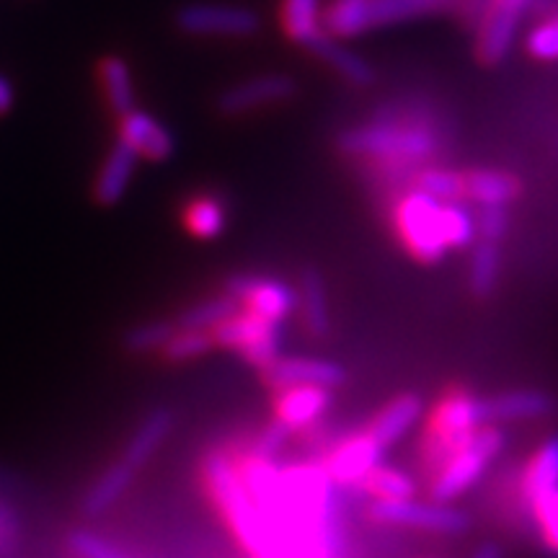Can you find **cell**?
I'll use <instances>...</instances> for the list:
<instances>
[{
  "mask_svg": "<svg viewBox=\"0 0 558 558\" xmlns=\"http://www.w3.org/2000/svg\"><path fill=\"white\" fill-rule=\"evenodd\" d=\"M337 145L344 156L352 158L422 169L439 153V135L422 120H393L390 117V120L344 130Z\"/></svg>",
  "mask_w": 558,
  "mask_h": 558,
  "instance_id": "cell-2",
  "label": "cell"
},
{
  "mask_svg": "<svg viewBox=\"0 0 558 558\" xmlns=\"http://www.w3.org/2000/svg\"><path fill=\"white\" fill-rule=\"evenodd\" d=\"M279 24L295 45L311 47L324 34V3L320 0H282Z\"/></svg>",
  "mask_w": 558,
  "mask_h": 558,
  "instance_id": "cell-26",
  "label": "cell"
},
{
  "mask_svg": "<svg viewBox=\"0 0 558 558\" xmlns=\"http://www.w3.org/2000/svg\"><path fill=\"white\" fill-rule=\"evenodd\" d=\"M295 78L284 73H264L254 78L235 83L228 90H222L218 99V109L228 117H241L248 111L271 107V104L288 101L295 96Z\"/></svg>",
  "mask_w": 558,
  "mask_h": 558,
  "instance_id": "cell-14",
  "label": "cell"
},
{
  "mask_svg": "<svg viewBox=\"0 0 558 558\" xmlns=\"http://www.w3.org/2000/svg\"><path fill=\"white\" fill-rule=\"evenodd\" d=\"M181 220H184V228L190 230L194 239L209 241L218 239V235L228 226V209L218 197H209V194H202V197H194L184 205V213H181Z\"/></svg>",
  "mask_w": 558,
  "mask_h": 558,
  "instance_id": "cell-28",
  "label": "cell"
},
{
  "mask_svg": "<svg viewBox=\"0 0 558 558\" xmlns=\"http://www.w3.org/2000/svg\"><path fill=\"white\" fill-rule=\"evenodd\" d=\"M135 473L137 471L132 469L130 463L117 458L114 463L107 465L101 476H96L94 484L86 488V494H83L81 499V512L86 514V518H101L104 512H109V509L130 492Z\"/></svg>",
  "mask_w": 558,
  "mask_h": 558,
  "instance_id": "cell-22",
  "label": "cell"
},
{
  "mask_svg": "<svg viewBox=\"0 0 558 558\" xmlns=\"http://www.w3.org/2000/svg\"><path fill=\"white\" fill-rule=\"evenodd\" d=\"M308 50L316 54L329 65L333 73L339 75V78H344L349 86H357V88H367L373 86L375 78H378V73H375V68L369 65V62L362 58L360 52H354L352 47H347L344 41L331 37L329 32H324L320 37L313 41Z\"/></svg>",
  "mask_w": 558,
  "mask_h": 558,
  "instance_id": "cell-19",
  "label": "cell"
},
{
  "mask_svg": "<svg viewBox=\"0 0 558 558\" xmlns=\"http://www.w3.org/2000/svg\"><path fill=\"white\" fill-rule=\"evenodd\" d=\"M171 427H173V416L169 409L150 411V414L137 424V429L132 432L128 448H124L120 458L124 463H130L132 469L140 471L160 450V445H163L166 437L171 435Z\"/></svg>",
  "mask_w": 558,
  "mask_h": 558,
  "instance_id": "cell-24",
  "label": "cell"
},
{
  "mask_svg": "<svg viewBox=\"0 0 558 558\" xmlns=\"http://www.w3.org/2000/svg\"><path fill=\"white\" fill-rule=\"evenodd\" d=\"M471 558H501V548L497 543H481Z\"/></svg>",
  "mask_w": 558,
  "mask_h": 558,
  "instance_id": "cell-43",
  "label": "cell"
},
{
  "mask_svg": "<svg viewBox=\"0 0 558 558\" xmlns=\"http://www.w3.org/2000/svg\"><path fill=\"white\" fill-rule=\"evenodd\" d=\"M290 437H292V429L288 427V424H282L279 418H275V422H271L269 427L262 432L259 439H256V445L251 448V452H254V456H259V458L271 460V456H277V452L282 450L284 445H288Z\"/></svg>",
  "mask_w": 558,
  "mask_h": 558,
  "instance_id": "cell-40",
  "label": "cell"
},
{
  "mask_svg": "<svg viewBox=\"0 0 558 558\" xmlns=\"http://www.w3.org/2000/svg\"><path fill=\"white\" fill-rule=\"evenodd\" d=\"M486 422H525V418H543L556 411V399L546 390H507L484 401Z\"/></svg>",
  "mask_w": 558,
  "mask_h": 558,
  "instance_id": "cell-18",
  "label": "cell"
},
{
  "mask_svg": "<svg viewBox=\"0 0 558 558\" xmlns=\"http://www.w3.org/2000/svg\"><path fill=\"white\" fill-rule=\"evenodd\" d=\"M509 230V209L505 205H486L476 213V233L478 241L501 243Z\"/></svg>",
  "mask_w": 558,
  "mask_h": 558,
  "instance_id": "cell-39",
  "label": "cell"
},
{
  "mask_svg": "<svg viewBox=\"0 0 558 558\" xmlns=\"http://www.w3.org/2000/svg\"><path fill=\"white\" fill-rule=\"evenodd\" d=\"M262 378L275 393L295 386H320L333 390L347 383V369L331 360L277 357L262 369Z\"/></svg>",
  "mask_w": 558,
  "mask_h": 558,
  "instance_id": "cell-13",
  "label": "cell"
},
{
  "mask_svg": "<svg viewBox=\"0 0 558 558\" xmlns=\"http://www.w3.org/2000/svg\"><path fill=\"white\" fill-rule=\"evenodd\" d=\"M177 26L192 37H251L262 29V16L243 5L190 3L179 9Z\"/></svg>",
  "mask_w": 558,
  "mask_h": 558,
  "instance_id": "cell-10",
  "label": "cell"
},
{
  "mask_svg": "<svg viewBox=\"0 0 558 558\" xmlns=\"http://www.w3.org/2000/svg\"><path fill=\"white\" fill-rule=\"evenodd\" d=\"M99 81L104 96H107L109 109L114 111L117 117L135 109V81H132V70L128 65V60L120 58V54H107V58L99 62Z\"/></svg>",
  "mask_w": 558,
  "mask_h": 558,
  "instance_id": "cell-27",
  "label": "cell"
},
{
  "mask_svg": "<svg viewBox=\"0 0 558 558\" xmlns=\"http://www.w3.org/2000/svg\"><path fill=\"white\" fill-rule=\"evenodd\" d=\"M533 3L535 0H488L476 29V54L484 65H501L509 58L520 21Z\"/></svg>",
  "mask_w": 558,
  "mask_h": 558,
  "instance_id": "cell-9",
  "label": "cell"
},
{
  "mask_svg": "<svg viewBox=\"0 0 558 558\" xmlns=\"http://www.w3.org/2000/svg\"><path fill=\"white\" fill-rule=\"evenodd\" d=\"M383 452H386V448H380L375 437L367 429H362L339 439L320 460V465L337 486H360L367 473L375 465H380Z\"/></svg>",
  "mask_w": 558,
  "mask_h": 558,
  "instance_id": "cell-12",
  "label": "cell"
},
{
  "mask_svg": "<svg viewBox=\"0 0 558 558\" xmlns=\"http://www.w3.org/2000/svg\"><path fill=\"white\" fill-rule=\"evenodd\" d=\"M505 445L507 435L497 427V424H484V427H478L456 452H452L448 463L435 473V478L429 481L432 501L450 505V501L463 497V494L476 486V481L484 476L488 463L497 456H501Z\"/></svg>",
  "mask_w": 558,
  "mask_h": 558,
  "instance_id": "cell-5",
  "label": "cell"
},
{
  "mask_svg": "<svg viewBox=\"0 0 558 558\" xmlns=\"http://www.w3.org/2000/svg\"><path fill=\"white\" fill-rule=\"evenodd\" d=\"M411 186L439 202L463 199V173L445 166H422L411 179Z\"/></svg>",
  "mask_w": 558,
  "mask_h": 558,
  "instance_id": "cell-33",
  "label": "cell"
},
{
  "mask_svg": "<svg viewBox=\"0 0 558 558\" xmlns=\"http://www.w3.org/2000/svg\"><path fill=\"white\" fill-rule=\"evenodd\" d=\"M333 401V390L320 386H295L275 393V418L292 432L308 429L326 414Z\"/></svg>",
  "mask_w": 558,
  "mask_h": 558,
  "instance_id": "cell-16",
  "label": "cell"
},
{
  "mask_svg": "<svg viewBox=\"0 0 558 558\" xmlns=\"http://www.w3.org/2000/svg\"><path fill=\"white\" fill-rule=\"evenodd\" d=\"M173 331H177V324H171V320H145V324H137L124 331L122 347L124 352L135 354V357L160 354V349L166 347Z\"/></svg>",
  "mask_w": 558,
  "mask_h": 558,
  "instance_id": "cell-34",
  "label": "cell"
},
{
  "mask_svg": "<svg viewBox=\"0 0 558 558\" xmlns=\"http://www.w3.org/2000/svg\"><path fill=\"white\" fill-rule=\"evenodd\" d=\"M501 275V248L494 241H476L471 246L469 284L476 298H492Z\"/></svg>",
  "mask_w": 558,
  "mask_h": 558,
  "instance_id": "cell-29",
  "label": "cell"
},
{
  "mask_svg": "<svg viewBox=\"0 0 558 558\" xmlns=\"http://www.w3.org/2000/svg\"><path fill=\"white\" fill-rule=\"evenodd\" d=\"M68 548L78 558H132L122 548H117L114 543L90 533V530H70Z\"/></svg>",
  "mask_w": 558,
  "mask_h": 558,
  "instance_id": "cell-37",
  "label": "cell"
},
{
  "mask_svg": "<svg viewBox=\"0 0 558 558\" xmlns=\"http://www.w3.org/2000/svg\"><path fill=\"white\" fill-rule=\"evenodd\" d=\"M13 104H16V88H13V81L9 75L0 73V117L9 114Z\"/></svg>",
  "mask_w": 558,
  "mask_h": 558,
  "instance_id": "cell-42",
  "label": "cell"
},
{
  "mask_svg": "<svg viewBox=\"0 0 558 558\" xmlns=\"http://www.w3.org/2000/svg\"><path fill=\"white\" fill-rule=\"evenodd\" d=\"M558 488V435L548 437L546 442L535 450V456L530 458V463L522 471L520 481V497L525 505L527 514L538 499ZM533 520V518H530Z\"/></svg>",
  "mask_w": 558,
  "mask_h": 558,
  "instance_id": "cell-23",
  "label": "cell"
},
{
  "mask_svg": "<svg viewBox=\"0 0 558 558\" xmlns=\"http://www.w3.org/2000/svg\"><path fill=\"white\" fill-rule=\"evenodd\" d=\"M375 501H403L416 497V481L393 465H375L360 484Z\"/></svg>",
  "mask_w": 558,
  "mask_h": 558,
  "instance_id": "cell-32",
  "label": "cell"
},
{
  "mask_svg": "<svg viewBox=\"0 0 558 558\" xmlns=\"http://www.w3.org/2000/svg\"><path fill=\"white\" fill-rule=\"evenodd\" d=\"M209 333H213L215 347L235 352L259 373L279 357V344H282V324L254 316L243 308Z\"/></svg>",
  "mask_w": 558,
  "mask_h": 558,
  "instance_id": "cell-7",
  "label": "cell"
},
{
  "mask_svg": "<svg viewBox=\"0 0 558 558\" xmlns=\"http://www.w3.org/2000/svg\"><path fill=\"white\" fill-rule=\"evenodd\" d=\"M525 50L530 58L541 62H558V13L543 19L527 32Z\"/></svg>",
  "mask_w": 558,
  "mask_h": 558,
  "instance_id": "cell-36",
  "label": "cell"
},
{
  "mask_svg": "<svg viewBox=\"0 0 558 558\" xmlns=\"http://www.w3.org/2000/svg\"><path fill=\"white\" fill-rule=\"evenodd\" d=\"M424 414V401L422 396L416 393H403L396 396L393 401H388L378 414H375L373 422L367 424V432L375 437V442L380 448H390L393 442L407 435V432L414 427V424Z\"/></svg>",
  "mask_w": 558,
  "mask_h": 558,
  "instance_id": "cell-20",
  "label": "cell"
},
{
  "mask_svg": "<svg viewBox=\"0 0 558 558\" xmlns=\"http://www.w3.org/2000/svg\"><path fill=\"white\" fill-rule=\"evenodd\" d=\"M120 140L137 153V158L156 160V163L169 160L177 153L173 132L148 111H140L137 107L120 117Z\"/></svg>",
  "mask_w": 558,
  "mask_h": 558,
  "instance_id": "cell-15",
  "label": "cell"
},
{
  "mask_svg": "<svg viewBox=\"0 0 558 558\" xmlns=\"http://www.w3.org/2000/svg\"><path fill=\"white\" fill-rule=\"evenodd\" d=\"M439 205L442 202L429 197L411 186L393 205V228L403 248L422 264H437L448 254V243L442 239L439 226Z\"/></svg>",
  "mask_w": 558,
  "mask_h": 558,
  "instance_id": "cell-6",
  "label": "cell"
},
{
  "mask_svg": "<svg viewBox=\"0 0 558 558\" xmlns=\"http://www.w3.org/2000/svg\"><path fill=\"white\" fill-rule=\"evenodd\" d=\"M298 308L303 313V326L313 337H326L331 329V313H329V292L318 269H305L300 275L298 288Z\"/></svg>",
  "mask_w": 558,
  "mask_h": 558,
  "instance_id": "cell-25",
  "label": "cell"
},
{
  "mask_svg": "<svg viewBox=\"0 0 558 558\" xmlns=\"http://www.w3.org/2000/svg\"><path fill=\"white\" fill-rule=\"evenodd\" d=\"M202 478H205L209 499H213L215 507L220 509L228 527L233 530L235 541L241 543L248 556L284 558L282 550L277 548L275 538H271L262 512L256 509L254 501H251L239 469H235V463L226 456V452H209L205 463H202Z\"/></svg>",
  "mask_w": 558,
  "mask_h": 558,
  "instance_id": "cell-1",
  "label": "cell"
},
{
  "mask_svg": "<svg viewBox=\"0 0 558 558\" xmlns=\"http://www.w3.org/2000/svg\"><path fill=\"white\" fill-rule=\"evenodd\" d=\"M241 311V303L235 298H230L228 292L222 295L199 300V303L190 305L186 311L179 313V318L173 324L179 329H192V331H213L218 329L222 320H228L233 313Z\"/></svg>",
  "mask_w": 558,
  "mask_h": 558,
  "instance_id": "cell-30",
  "label": "cell"
},
{
  "mask_svg": "<svg viewBox=\"0 0 558 558\" xmlns=\"http://www.w3.org/2000/svg\"><path fill=\"white\" fill-rule=\"evenodd\" d=\"M471 202L452 199L439 205V226L448 248H471L478 241L476 213L469 207Z\"/></svg>",
  "mask_w": 558,
  "mask_h": 558,
  "instance_id": "cell-31",
  "label": "cell"
},
{
  "mask_svg": "<svg viewBox=\"0 0 558 558\" xmlns=\"http://www.w3.org/2000/svg\"><path fill=\"white\" fill-rule=\"evenodd\" d=\"M530 518L538 525L546 548L558 554V488L535 501L533 509H530Z\"/></svg>",
  "mask_w": 558,
  "mask_h": 558,
  "instance_id": "cell-38",
  "label": "cell"
},
{
  "mask_svg": "<svg viewBox=\"0 0 558 558\" xmlns=\"http://www.w3.org/2000/svg\"><path fill=\"white\" fill-rule=\"evenodd\" d=\"M484 424H488L486 409L478 396L465 388L448 390L432 409L422 442H418V469L424 476L429 481L435 478V473L448 463L452 452Z\"/></svg>",
  "mask_w": 558,
  "mask_h": 558,
  "instance_id": "cell-3",
  "label": "cell"
},
{
  "mask_svg": "<svg viewBox=\"0 0 558 558\" xmlns=\"http://www.w3.org/2000/svg\"><path fill=\"white\" fill-rule=\"evenodd\" d=\"M522 197V181L514 173L476 169L463 173V199L471 205H512Z\"/></svg>",
  "mask_w": 558,
  "mask_h": 558,
  "instance_id": "cell-21",
  "label": "cell"
},
{
  "mask_svg": "<svg viewBox=\"0 0 558 558\" xmlns=\"http://www.w3.org/2000/svg\"><path fill=\"white\" fill-rule=\"evenodd\" d=\"M215 349L213 333L209 331H192V329H179L171 333V339L166 341V347L160 349V357L171 365H184V362H194L205 357Z\"/></svg>",
  "mask_w": 558,
  "mask_h": 558,
  "instance_id": "cell-35",
  "label": "cell"
},
{
  "mask_svg": "<svg viewBox=\"0 0 558 558\" xmlns=\"http://www.w3.org/2000/svg\"><path fill=\"white\" fill-rule=\"evenodd\" d=\"M19 541V518L9 505L0 501V556H5Z\"/></svg>",
  "mask_w": 558,
  "mask_h": 558,
  "instance_id": "cell-41",
  "label": "cell"
},
{
  "mask_svg": "<svg viewBox=\"0 0 558 558\" xmlns=\"http://www.w3.org/2000/svg\"><path fill=\"white\" fill-rule=\"evenodd\" d=\"M137 153L128 143H122V140L111 145L94 181V199L101 207H114L128 194L132 177L137 171Z\"/></svg>",
  "mask_w": 558,
  "mask_h": 558,
  "instance_id": "cell-17",
  "label": "cell"
},
{
  "mask_svg": "<svg viewBox=\"0 0 558 558\" xmlns=\"http://www.w3.org/2000/svg\"><path fill=\"white\" fill-rule=\"evenodd\" d=\"M458 0H333L324 9V29L337 39L360 37L378 26L456 9Z\"/></svg>",
  "mask_w": 558,
  "mask_h": 558,
  "instance_id": "cell-4",
  "label": "cell"
},
{
  "mask_svg": "<svg viewBox=\"0 0 558 558\" xmlns=\"http://www.w3.org/2000/svg\"><path fill=\"white\" fill-rule=\"evenodd\" d=\"M369 518L388 522V525L416 527L442 535H460L471 527V518L463 509L442 505V501H373L369 505Z\"/></svg>",
  "mask_w": 558,
  "mask_h": 558,
  "instance_id": "cell-8",
  "label": "cell"
},
{
  "mask_svg": "<svg viewBox=\"0 0 558 558\" xmlns=\"http://www.w3.org/2000/svg\"><path fill=\"white\" fill-rule=\"evenodd\" d=\"M226 292L239 300L243 311L275 320V324H282L298 308V292L275 277L239 271V275H230L226 279Z\"/></svg>",
  "mask_w": 558,
  "mask_h": 558,
  "instance_id": "cell-11",
  "label": "cell"
}]
</instances>
